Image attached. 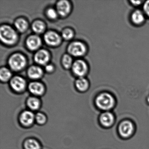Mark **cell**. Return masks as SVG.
Wrapping results in <instances>:
<instances>
[{"label": "cell", "instance_id": "obj_1", "mask_svg": "<svg viewBox=\"0 0 149 149\" xmlns=\"http://www.w3.org/2000/svg\"><path fill=\"white\" fill-rule=\"evenodd\" d=\"M96 104L103 110H109L115 106L116 100L113 95L108 92H103L97 97Z\"/></svg>", "mask_w": 149, "mask_h": 149}, {"label": "cell", "instance_id": "obj_2", "mask_svg": "<svg viewBox=\"0 0 149 149\" xmlns=\"http://www.w3.org/2000/svg\"><path fill=\"white\" fill-rule=\"evenodd\" d=\"M0 38L5 44L11 45L17 40V33L13 28L6 25L1 26L0 28Z\"/></svg>", "mask_w": 149, "mask_h": 149}, {"label": "cell", "instance_id": "obj_3", "mask_svg": "<svg viewBox=\"0 0 149 149\" xmlns=\"http://www.w3.org/2000/svg\"><path fill=\"white\" fill-rule=\"evenodd\" d=\"M8 63L12 69L18 71L24 68L26 64V59L22 55L15 54L9 58Z\"/></svg>", "mask_w": 149, "mask_h": 149}, {"label": "cell", "instance_id": "obj_4", "mask_svg": "<svg viewBox=\"0 0 149 149\" xmlns=\"http://www.w3.org/2000/svg\"><path fill=\"white\" fill-rule=\"evenodd\" d=\"M146 18L143 10L137 8L132 11L130 16V20L132 25L136 26H143L146 21Z\"/></svg>", "mask_w": 149, "mask_h": 149}, {"label": "cell", "instance_id": "obj_5", "mask_svg": "<svg viewBox=\"0 0 149 149\" xmlns=\"http://www.w3.org/2000/svg\"><path fill=\"white\" fill-rule=\"evenodd\" d=\"M134 131V125L130 121H123L118 126L119 134L123 137H129L131 136Z\"/></svg>", "mask_w": 149, "mask_h": 149}, {"label": "cell", "instance_id": "obj_6", "mask_svg": "<svg viewBox=\"0 0 149 149\" xmlns=\"http://www.w3.org/2000/svg\"><path fill=\"white\" fill-rule=\"evenodd\" d=\"M68 50L70 54L75 56H79L84 54L86 52L85 45L80 42H75L69 46Z\"/></svg>", "mask_w": 149, "mask_h": 149}, {"label": "cell", "instance_id": "obj_7", "mask_svg": "<svg viewBox=\"0 0 149 149\" xmlns=\"http://www.w3.org/2000/svg\"><path fill=\"white\" fill-rule=\"evenodd\" d=\"M72 70L75 74L82 77L88 71V66L82 60H77L74 62L72 66Z\"/></svg>", "mask_w": 149, "mask_h": 149}, {"label": "cell", "instance_id": "obj_8", "mask_svg": "<svg viewBox=\"0 0 149 149\" xmlns=\"http://www.w3.org/2000/svg\"><path fill=\"white\" fill-rule=\"evenodd\" d=\"M44 40L49 45L56 46L60 44L61 39L58 34L55 32L50 31L45 34Z\"/></svg>", "mask_w": 149, "mask_h": 149}, {"label": "cell", "instance_id": "obj_9", "mask_svg": "<svg viewBox=\"0 0 149 149\" xmlns=\"http://www.w3.org/2000/svg\"><path fill=\"white\" fill-rule=\"evenodd\" d=\"M10 84L14 90L20 92L25 89L26 83V81L22 77L16 76L11 80Z\"/></svg>", "mask_w": 149, "mask_h": 149}, {"label": "cell", "instance_id": "obj_10", "mask_svg": "<svg viewBox=\"0 0 149 149\" xmlns=\"http://www.w3.org/2000/svg\"><path fill=\"white\" fill-rule=\"evenodd\" d=\"M34 58L35 61L38 64L45 65L49 61V54L46 50L41 49L36 53Z\"/></svg>", "mask_w": 149, "mask_h": 149}, {"label": "cell", "instance_id": "obj_11", "mask_svg": "<svg viewBox=\"0 0 149 149\" xmlns=\"http://www.w3.org/2000/svg\"><path fill=\"white\" fill-rule=\"evenodd\" d=\"M26 45L30 50H36L39 48L41 45V40L37 36H31L27 40Z\"/></svg>", "mask_w": 149, "mask_h": 149}, {"label": "cell", "instance_id": "obj_12", "mask_svg": "<svg viewBox=\"0 0 149 149\" xmlns=\"http://www.w3.org/2000/svg\"><path fill=\"white\" fill-rule=\"evenodd\" d=\"M57 13L62 16H66L70 12V6L68 1L63 0L57 3Z\"/></svg>", "mask_w": 149, "mask_h": 149}, {"label": "cell", "instance_id": "obj_13", "mask_svg": "<svg viewBox=\"0 0 149 149\" xmlns=\"http://www.w3.org/2000/svg\"><path fill=\"white\" fill-rule=\"evenodd\" d=\"M114 120V115L109 111H106L100 116V122L102 125L105 127H110L112 125Z\"/></svg>", "mask_w": 149, "mask_h": 149}, {"label": "cell", "instance_id": "obj_14", "mask_svg": "<svg viewBox=\"0 0 149 149\" xmlns=\"http://www.w3.org/2000/svg\"><path fill=\"white\" fill-rule=\"evenodd\" d=\"M34 115L31 111H24L21 115L20 121L25 126H29L31 125L34 121Z\"/></svg>", "mask_w": 149, "mask_h": 149}, {"label": "cell", "instance_id": "obj_15", "mask_svg": "<svg viewBox=\"0 0 149 149\" xmlns=\"http://www.w3.org/2000/svg\"><path fill=\"white\" fill-rule=\"evenodd\" d=\"M29 90L34 95H40L43 94L44 88L42 84L37 82H33L29 84Z\"/></svg>", "mask_w": 149, "mask_h": 149}, {"label": "cell", "instance_id": "obj_16", "mask_svg": "<svg viewBox=\"0 0 149 149\" xmlns=\"http://www.w3.org/2000/svg\"><path fill=\"white\" fill-rule=\"evenodd\" d=\"M28 74L32 79H38L42 76V70L40 67L32 66L28 71Z\"/></svg>", "mask_w": 149, "mask_h": 149}, {"label": "cell", "instance_id": "obj_17", "mask_svg": "<svg viewBox=\"0 0 149 149\" xmlns=\"http://www.w3.org/2000/svg\"><path fill=\"white\" fill-rule=\"evenodd\" d=\"M88 81L83 77H80L76 82L77 88L80 91H86L88 87Z\"/></svg>", "mask_w": 149, "mask_h": 149}, {"label": "cell", "instance_id": "obj_18", "mask_svg": "<svg viewBox=\"0 0 149 149\" xmlns=\"http://www.w3.org/2000/svg\"><path fill=\"white\" fill-rule=\"evenodd\" d=\"M15 26L19 31L23 32L26 31L28 26L26 21L23 19H19L15 22Z\"/></svg>", "mask_w": 149, "mask_h": 149}, {"label": "cell", "instance_id": "obj_19", "mask_svg": "<svg viewBox=\"0 0 149 149\" xmlns=\"http://www.w3.org/2000/svg\"><path fill=\"white\" fill-rule=\"evenodd\" d=\"M33 30L37 33H41L45 30V25L41 21H36L33 23L32 26Z\"/></svg>", "mask_w": 149, "mask_h": 149}, {"label": "cell", "instance_id": "obj_20", "mask_svg": "<svg viewBox=\"0 0 149 149\" xmlns=\"http://www.w3.org/2000/svg\"><path fill=\"white\" fill-rule=\"evenodd\" d=\"M26 149H40V146L39 143L33 139H29L25 142Z\"/></svg>", "mask_w": 149, "mask_h": 149}, {"label": "cell", "instance_id": "obj_21", "mask_svg": "<svg viewBox=\"0 0 149 149\" xmlns=\"http://www.w3.org/2000/svg\"><path fill=\"white\" fill-rule=\"evenodd\" d=\"M12 74L8 69L6 68H1L0 70V79L1 81H6L11 78Z\"/></svg>", "mask_w": 149, "mask_h": 149}, {"label": "cell", "instance_id": "obj_22", "mask_svg": "<svg viewBox=\"0 0 149 149\" xmlns=\"http://www.w3.org/2000/svg\"><path fill=\"white\" fill-rule=\"evenodd\" d=\"M27 104L29 107L33 110H36L39 108L40 102L36 97H31L28 100Z\"/></svg>", "mask_w": 149, "mask_h": 149}, {"label": "cell", "instance_id": "obj_23", "mask_svg": "<svg viewBox=\"0 0 149 149\" xmlns=\"http://www.w3.org/2000/svg\"><path fill=\"white\" fill-rule=\"evenodd\" d=\"M63 65L64 68L68 69L71 67L72 64V59L70 56L65 54L63 56L62 60Z\"/></svg>", "mask_w": 149, "mask_h": 149}, {"label": "cell", "instance_id": "obj_24", "mask_svg": "<svg viewBox=\"0 0 149 149\" xmlns=\"http://www.w3.org/2000/svg\"><path fill=\"white\" fill-rule=\"evenodd\" d=\"M74 36V33L71 29H67L63 32L62 36L65 40L71 39Z\"/></svg>", "mask_w": 149, "mask_h": 149}, {"label": "cell", "instance_id": "obj_25", "mask_svg": "<svg viewBox=\"0 0 149 149\" xmlns=\"http://www.w3.org/2000/svg\"><path fill=\"white\" fill-rule=\"evenodd\" d=\"M36 119L38 123L42 124L46 122L47 118L45 115L41 113H38L35 116Z\"/></svg>", "mask_w": 149, "mask_h": 149}, {"label": "cell", "instance_id": "obj_26", "mask_svg": "<svg viewBox=\"0 0 149 149\" xmlns=\"http://www.w3.org/2000/svg\"><path fill=\"white\" fill-rule=\"evenodd\" d=\"M142 10L143 11L146 18L149 19V0L144 1Z\"/></svg>", "mask_w": 149, "mask_h": 149}, {"label": "cell", "instance_id": "obj_27", "mask_svg": "<svg viewBox=\"0 0 149 149\" xmlns=\"http://www.w3.org/2000/svg\"><path fill=\"white\" fill-rule=\"evenodd\" d=\"M47 15L51 19H55L57 16V13L53 8H49L47 11Z\"/></svg>", "mask_w": 149, "mask_h": 149}, {"label": "cell", "instance_id": "obj_28", "mask_svg": "<svg viewBox=\"0 0 149 149\" xmlns=\"http://www.w3.org/2000/svg\"><path fill=\"white\" fill-rule=\"evenodd\" d=\"M144 1H130L129 2L132 6L137 8L140 6H143Z\"/></svg>", "mask_w": 149, "mask_h": 149}, {"label": "cell", "instance_id": "obj_29", "mask_svg": "<svg viewBox=\"0 0 149 149\" xmlns=\"http://www.w3.org/2000/svg\"><path fill=\"white\" fill-rule=\"evenodd\" d=\"M45 68L48 72H51V71H53V70H54V67L52 65L49 64V65L46 66Z\"/></svg>", "mask_w": 149, "mask_h": 149}, {"label": "cell", "instance_id": "obj_30", "mask_svg": "<svg viewBox=\"0 0 149 149\" xmlns=\"http://www.w3.org/2000/svg\"><path fill=\"white\" fill-rule=\"evenodd\" d=\"M147 102H148V103L149 104V96L148 97H147Z\"/></svg>", "mask_w": 149, "mask_h": 149}]
</instances>
